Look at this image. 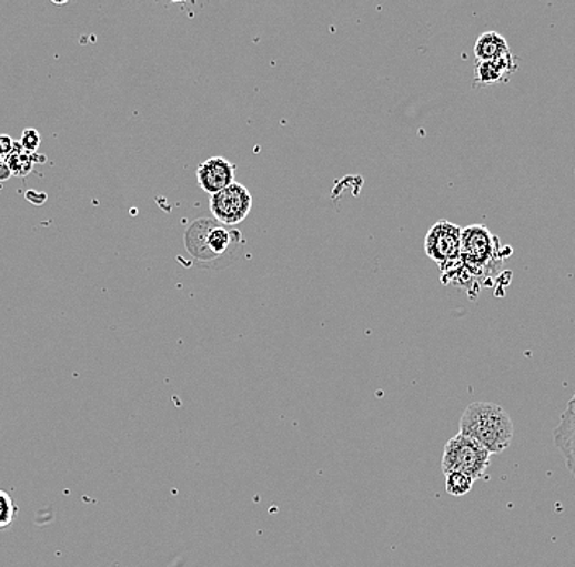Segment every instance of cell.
<instances>
[{
  "label": "cell",
  "mask_w": 575,
  "mask_h": 567,
  "mask_svg": "<svg viewBox=\"0 0 575 567\" xmlns=\"http://www.w3.org/2000/svg\"><path fill=\"white\" fill-rule=\"evenodd\" d=\"M474 54H476L477 62L495 61L511 54L507 40L497 31H486L481 34L474 44Z\"/></svg>",
  "instance_id": "cell-9"
},
{
  "label": "cell",
  "mask_w": 575,
  "mask_h": 567,
  "mask_svg": "<svg viewBox=\"0 0 575 567\" xmlns=\"http://www.w3.org/2000/svg\"><path fill=\"white\" fill-rule=\"evenodd\" d=\"M13 148H16V141L7 134H2L0 136V155L6 159L7 155L12 154Z\"/></svg>",
  "instance_id": "cell-14"
},
{
  "label": "cell",
  "mask_w": 575,
  "mask_h": 567,
  "mask_svg": "<svg viewBox=\"0 0 575 567\" xmlns=\"http://www.w3.org/2000/svg\"><path fill=\"white\" fill-rule=\"evenodd\" d=\"M19 517V507L9 493L0 489V530L12 527L13 522Z\"/></svg>",
  "instance_id": "cell-12"
},
{
  "label": "cell",
  "mask_w": 575,
  "mask_h": 567,
  "mask_svg": "<svg viewBox=\"0 0 575 567\" xmlns=\"http://www.w3.org/2000/svg\"><path fill=\"white\" fill-rule=\"evenodd\" d=\"M502 254L501 241L491 233L486 226L471 224L461 230V265L458 270L470 275H484L490 272L494 264H501Z\"/></svg>",
  "instance_id": "cell-2"
},
{
  "label": "cell",
  "mask_w": 575,
  "mask_h": 567,
  "mask_svg": "<svg viewBox=\"0 0 575 567\" xmlns=\"http://www.w3.org/2000/svg\"><path fill=\"white\" fill-rule=\"evenodd\" d=\"M554 445L566 462L567 469L575 478V394L567 403L559 424L553 432Z\"/></svg>",
  "instance_id": "cell-7"
},
{
  "label": "cell",
  "mask_w": 575,
  "mask_h": 567,
  "mask_svg": "<svg viewBox=\"0 0 575 567\" xmlns=\"http://www.w3.org/2000/svg\"><path fill=\"white\" fill-rule=\"evenodd\" d=\"M206 223H204L206 231L202 234L204 241L202 257H210V254H224L231 244L230 231L224 230L223 226L210 227Z\"/></svg>",
  "instance_id": "cell-10"
},
{
  "label": "cell",
  "mask_w": 575,
  "mask_h": 567,
  "mask_svg": "<svg viewBox=\"0 0 575 567\" xmlns=\"http://www.w3.org/2000/svg\"><path fill=\"white\" fill-rule=\"evenodd\" d=\"M210 210L221 226H238L251 213V192L242 183L234 182L210 196Z\"/></svg>",
  "instance_id": "cell-5"
},
{
  "label": "cell",
  "mask_w": 575,
  "mask_h": 567,
  "mask_svg": "<svg viewBox=\"0 0 575 567\" xmlns=\"http://www.w3.org/2000/svg\"><path fill=\"white\" fill-rule=\"evenodd\" d=\"M574 179H575V171H574Z\"/></svg>",
  "instance_id": "cell-17"
},
{
  "label": "cell",
  "mask_w": 575,
  "mask_h": 567,
  "mask_svg": "<svg viewBox=\"0 0 575 567\" xmlns=\"http://www.w3.org/2000/svg\"><path fill=\"white\" fill-rule=\"evenodd\" d=\"M41 136L37 130H26L22 134V140H20V146L23 148V151L34 152L37 148L40 146Z\"/></svg>",
  "instance_id": "cell-13"
},
{
  "label": "cell",
  "mask_w": 575,
  "mask_h": 567,
  "mask_svg": "<svg viewBox=\"0 0 575 567\" xmlns=\"http://www.w3.org/2000/svg\"><path fill=\"white\" fill-rule=\"evenodd\" d=\"M517 69L518 62L512 53L501 60L477 62L476 82L484 85L498 84L507 81L508 75Z\"/></svg>",
  "instance_id": "cell-8"
},
{
  "label": "cell",
  "mask_w": 575,
  "mask_h": 567,
  "mask_svg": "<svg viewBox=\"0 0 575 567\" xmlns=\"http://www.w3.org/2000/svg\"><path fill=\"white\" fill-rule=\"evenodd\" d=\"M424 249L443 273L452 275L461 265V227L450 221H438L425 236Z\"/></svg>",
  "instance_id": "cell-4"
},
{
  "label": "cell",
  "mask_w": 575,
  "mask_h": 567,
  "mask_svg": "<svg viewBox=\"0 0 575 567\" xmlns=\"http://www.w3.org/2000/svg\"><path fill=\"white\" fill-rule=\"evenodd\" d=\"M474 479L463 473H448L445 475L446 493L453 497H463L473 489Z\"/></svg>",
  "instance_id": "cell-11"
},
{
  "label": "cell",
  "mask_w": 575,
  "mask_h": 567,
  "mask_svg": "<svg viewBox=\"0 0 575 567\" xmlns=\"http://www.w3.org/2000/svg\"><path fill=\"white\" fill-rule=\"evenodd\" d=\"M235 168L228 159L216 155V158L206 159L203 164H200L196 171V179H199L200 186L204 192L214 195L221 190L234 183Z\"/></svg>",
  "instance_id": "cell-6"
},
{
  "label": "cell",
  "mask_w": 575,
  "mask_h": 567,
  "mask_svg": "<svg viewBox=\"0 0 575 567\" xmlns=\"http://www.w3.org/2000/svg\"><path fill=\"white\" fill-rule=\"evenodd\" d=\"M2 162H3V158H2V155H0V164H2Z\"/></svg>",
  "instance_id": "cell-16"
},
{
  "label": "cell",
  "mask_w": 575,
  "mask_h": 567,
  "mask_svg": "<svg viewBox=\"0 0 575 567\" xmlns=\"http://www.w3.org/2000/svg\"><path fill=\"white\" fill-rule=\"evenodd\" d=\"M460 434L495 455L511 447L514 441V422L498 404L473 403L461 416Z\"/></svg>",
  "instance_id": "cell-1"
},
{
  "label": "cell",
  "mask_w": 575,
  "mask_h": 567,
  "mask_svg": "<svg viewBox=\"0 0 575 567\" xmlns=\"http://www.w3.org/2000/svg\"><path fill=\"white\" fill-rule=\"evenodd\" d=\"M490 465L491 453L481 447L477 442L461 434L446 442L442 458L443 475L463 473V475L477 480L486 476Z\"/></svg>",
  "instance_id": "cell-3"
},
{
  "label": "cell",
  "mask_w": 575,
  "mask_h": 567,
  "mask_svg": "<svg viewBox=\"0 0 575 567\" xmlns=\"http://www.w3.org/2000/svg\"><path fill=\"white\" fill-rule=\"evenodd\" d=\"M12 171H10L9 165L6 164V161L0 164V182H7L10 178H12Z\"/></svg>",
  "instance_id": "cell-15"
}]
</instances>
